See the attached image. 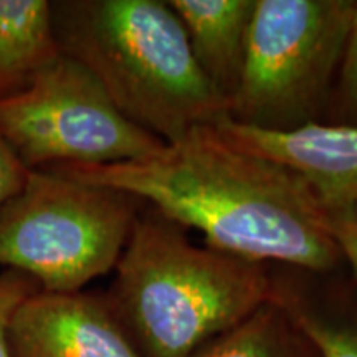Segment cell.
Returning a JSON list of instances; mask_svg holds the SVG:
<instances>
[{
	"label": "cell",
	"mask_w": 357,
	"mask_h": 357,
	"mask_svg": "<svg viewBox=\"0 0 357 357\" xmlns=\"http://www.w3.org/2000/svg\"><path fill=\"white\" fill-rule=\"evenodd\" d=\"M47 171L134 195L231 255L318 275L344 266L310 187L287 167L234 146L213 126L194 129L144 159Z\"/></svg>",
	"instance_id": "1"
},
{
	"label": "cell",
	"mask_w": 357,
	"mask_h": 357,
	"mask_svg": "<svg viewBox=\"0 0 357 357\" xmlns=\"http://www.w3.org/2000/svg\"><path fill=\"white\" fill-rule=\"evenodd\" d=\"M102 294L141 357H192L271 300L266 263L192 243L142 205Z\"/></svg>",
	"instance_id": "2"
},
{
	"label": "cell",
	"mask_w": 357,
	"mask_h": 357,
	"mask_svg": "<svg viewBox=\"0 0 357 357\" xmlns=\"http://www.w3.org/2000/svg\"><path fill=\"white\" fill-rule=\"evenodd\" d=\"M56 43L128 121L162 142L215 126L229 105L195 61L167 0H56Z\"/></svg>",
	"instance_id": "3"
},
{
	"label": "cell",
	"mask_w": 357,
	"mask_h": 357,
	"mask_svg": "<svg viewBox=\"0 0 357 357\" xmlns=\"http://www.w3.org/2000/svg\"><path fill=\"white\" fill-rule=\"evenodd\" d=\"M144 202L53 171H30L0 207V266L47 293H77L114 270Z\"/></svg>",
	"instance_id": "4"
},
{
	"label": "cell",
	"mask_w": 357,
	"mask_h": 357,
	"mask_svg": "<svg viewBox=\"0 0 357 357\" xmlns=\"http://www.w3.org/2000/svg\"><path fill=\"white\" fill-rule=\"evenodd\" d=\"M356 0H257L227 119L270 132L321 123Z\"/></svg>",
	"instance_id": "5"
},
{
	"label": "cell",
	"mask_w": 357,
	"mask_h": 357,
	"mask_svg": "<svg viewBox=\"0 0 357 357\" xmlns=\"http://www.w3.org/2000/svg\"><path fill=\"white\" fill-rule=\"evenodd\" d=\"M0 137L29 171L128 162L166 146L128 121L100 82L63 53L24 93L0 101Z\"/></svg>",
	"instance_id": "6"
},
{
	"label": "cell",
	"mask_w": 357,
	"mask_h": 357,
	"mask_svg": "<svg viewBox=\"0 0 357 357\" xmlns=\"http://www.w3.org/2000/svg\"><path fill=\"white\" fill-rule=\"evenodd\" d=\"M12 357H141L102 294L30 296L8 329Z\"/></svg>",
	"instance_id": "7"
},
{
	"label": "cell",
	"mask_w": 357,
	"mask_h": 357,
	"mask_svg": "<svg viewBox=\"0 0 357 357\" xmlns=\"http://www.w3.org/2000/svg\"><path fill=\"white\" fill-rule=\"evenodd\" d=\"M231 144L296 174L324 211L357 207V128L311 123L284 132L260 131L222 119L215 126Z\"/></svg>",
	"instance_id": "8"
},
{
	"label": "cell",
	"mask_w": 357,
	"mask_h": 357,
	"mask_svg": "<svg viewBox=\"0 0 357 357\" xmlns=\"http://www.w3.org/2000/svg\"><path fill=\"white\" fill-rule=\"evenodd\" d=\"M271 271V298L287 310L321 357H357V281L283 266Z\"/></svg>",
	"instance_id": "9"
},
{
	"label": "cell",
	"mask_w": 357,
	"mask_h": 357,
	"mask_svg": "<svg viewBox=\"0 0 357 357\" xmlns=\"http://www.w3.org/2000/svg\"><path fill=\"white\" fill-rule=\"evenodd\" d=\"M200 70L229 105L238 89L257 0H167Z\"/></svg>",
	"instance_id": "10"
},
{
	"label": "cell",
	"mask_w": 357,
	"mask_h": 357,
	"mask_svg": "<svg viewBox=\"0 0 357 357\" xmlns=\"http://www.w3.org/2000/svg\"><path fill=\"white\" fill-rule=\"evenodd\" d=\"M60 55L52 2L0 0V101L24 93Z\"/></svg>",
	"instance_id": "11"
},
{
	"label": "cell",
	"mask_w": 357,
	"mask_h": 357,
	"mask_svg": "<svg viewBox=\"0 0 357 357\" xmlns=\"http://www.w3.org/2000/svg\"><path fill=\"white\" fill-rule=\"evenodd\" d=\"M192 357H321L310 337L273 298Z\"/></svg>",
	"instance_id": "12"
},
{
	"label": "cell",
	"mask_w": 357,
	"mask_h": 357,
	"mask_svg": "<svg viewBox=\"0 0 357 357\" xmlns=\"http://www.w3.org/2000/svg\"><path fill=\"white\" fill-rule=\"evenodd\" d=\"M321 123L357 128V0L344 56Z\"/></svg>",
	"instance_id": "13"
},
{
	"label": "cell",
	"mask_w": 357,
	"mask_h": 357,
	"mask_svg": "<svg viewBox=\"0 0 357 357\" xmlns=\"http://www.w3.org/2000/svg\"><path fill=\"white\" fill-rule=\"evenodd\" d=\"M38 291H42V288L32 276L10 268L0 273V357H12L8 349V329L13 316Z\"/></svg>",
	"instance_id": "14"
},
{
	"label": "cell",
	"mask_w": 357,
	"mask_h": 357,
	"mask_svg": "<svg viewBox=\"0 0 357 357\" xmlns=\"http://www.w3.org/2000/svg\"><path fill=\"white\" fill-rule=\"evenodd\" d=\"M329 234L341 250L344 265H349L357 281V207L324 211Z\"/></svg>",
	"instance_id": "15"
},
{
	"label": "cell",
	"mask_w": 357,
	"mask_h": 357,
	"mask_svg": "<svg viewBox=\"0 0 357 357\" xmlns=\"http://www.w3.org/2000/svg\"><path fill=\"white\" fill-rule=\"evenodd\" d=\"M30 171L0 137V207L24 189Z\"/></svg>",
	"instance_id": "16"
}]
</instances>
